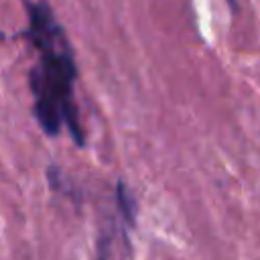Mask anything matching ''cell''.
<instances>
[{
	"label": "cell",
	"instance_id": "1",
	"mask_svg": "<svg viewBox=\"0 0 260 260\" xmlns=\"http://www.w3.org/2000/svg\"><path fill=\"white\" fill-rule=\"evenodd\" d=\"M28 26L24 37L39 53L37 65L28 73V87L35 100V116L47 136H57L63 128L75 144H83V128L73 100L77 67L71 45L45 0L26 4Z\"/></svg>",
	"mask_w": 260,
	"mask_h": 260
},
{
	"label": "cell",
	"instance_id": "2",
	"mask_svg": "<svg viewBox=\"0 0 260 260\" xmlns=\"http://www.w3.org/2000/svg\"><path fill=\"white\" fill-rule=\"evenodd\" d=\"M118 207H120V211L124 213V217H126V221L132 225L134 223V215H136V207H134V201H132V197H130V193H128V189H126V185H118Z\"/></svg>",
	"mask_w": 260,
	"mask_h": 260
}]
</instances>
